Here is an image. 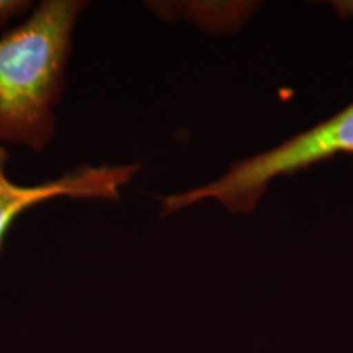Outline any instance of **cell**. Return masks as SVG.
<instances>
[{
  "label": "cell",
  "mask_w": 353,
  "mask_h": 353,
  "mask_svg": "<svg viewBox=\"0 0 353 353\" xmlns=\"http://www.w3.org/2000/svg\"><path fill=\"white\" fill-rule=\"evenodd\" d=\"M85 2L44 0L0 37V143L41 152L54 136L70 54V39Z\"/></svg>",
  "instance_id": "cell-1"
},
{
  "label": "cell",
  "mask_w": 353,
  "mask_h": 353,
  "mask_svg": "<svg viewBox=\"0 0 353 353\" xmlns=\"http://www.w3.org/2000/svg\"><path fill=\"white\" fill-rule=\"evenodd\" d=\"M335 7L343 17L353 15V2H335Z\"/></svg>",
  "instance_id": "cell-5"
},
{
  "label": "cell",
  "mask_w": 353,
  "mask_h": 353,
  "mask_svg": "<svg viewBox=\"0 0 353 353\" xmlns=\"http://www.w3.org/2000/svg\"><path fill=\"white\" fill-rule=\"evenodd\" d=\"M339 154H353V103L270 151L234 162L226 174L205 187L165 196L161 214L169 216L205 200L219 201L232 213H252L272 180Z\"/></svg>",
  "instance_id": "cell-2"
},
{
  "label": "cell",
  "mask_w": 353,
  "mask_h": 353,
  "mask_svg": "<svg viewBox=\"0 0 353 353\" xmlns=\"http://www.w3.org/2000/svg\"><path fill=\"white\" fill-rule=\"evenodd\" d=\"M30 6L32 3L23 2V0H0V28L28 10Z\"/></svg>",
  "instance_id": "cell-4"
},
{
  "label": "cell",
  "mask_w": 353,
  "mask_h": 353,
  "mask_svg": "<svg viewBox=\"0 0 353 353\" xmlns=\"http://www.w3.org/2000/svg\"><path fill=\"white\" fill-rule=\"evenodd\" d=\"M7 161L8 154L0 144V249L13 221L32 206L59 196L117 201L120 200V188L139 170L138 164H82L56 180H46L38 185H20L7 176Z\"/></svg>",
  "instance_id": "cell-3"
}]
</instances>
